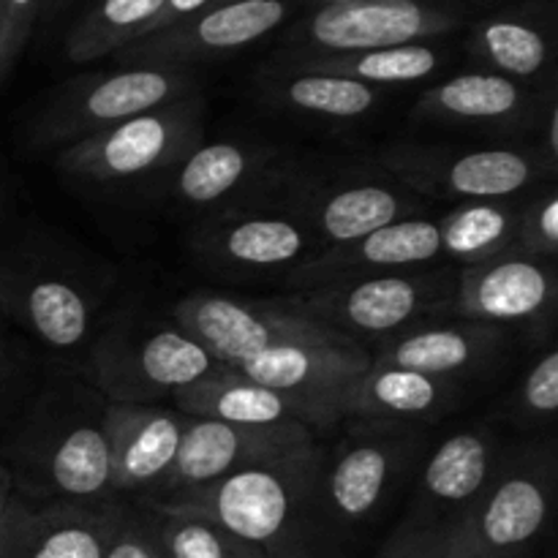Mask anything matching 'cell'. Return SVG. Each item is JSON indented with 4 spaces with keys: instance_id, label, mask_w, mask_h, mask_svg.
Here are the masks:
<instances>
[{
    "instance_id": "obj_1",
    "label": "cell",
    "mask_w": 558,
    "mask_h": 558,
    "mask_svg": "<svg viewBox=\"0 0 558 558\" xmlns=\"http://www.w3.org/2000/svg\"><path fill=\"white\" fill-rule=\"evenodd\" d=\"M322 472L325 458L311 445L147 505L216 523L267 558H308Z\"/></svg>"
},
{
    "instance_id": "obj_2",
    "label": "cell",
    "mask_w": 558,
    "mask_h": 558,
    "mask_svg": "<svg viewBox=\"0 0 558 558\" xmlns=\"http://www.w3.org/2000/svg\"><path fill=\"white\" fill-rule=\"evenodd\" d=\"M456 283L458 276L447 270L381 272L303 289L287 298V303L363 343V338H390L428 316L450 311Z\"/></svg>"
},
{
    "instance_id": "obj_3",
    "label": "cell",
    "mask_w": 558,
    "mask_h": 558,
    "mask_svg": "<svg viewBox=\"0 0 558 558\" xmlns=\"http://www.w3.org/2000/svg\"><path fill=\"white\" fill-rule=\"evenodd\" d=\"M196 85L199 80L189 69L167 65H120L104 74L80 76L54 93L33 120V140L38 145H76L136 114L194 96Z\"/></svg>"
},
{
    "instance_id": "obj_4",
    "label": "cell",
    "mask_w": 558,
    "mask_h": 558,
    "mask_svg": "<svg viewBox=\"0 0 558 558\" xmlns=\"http://www.w3.org/2000/svg\"><path fill=\"white\" fill-rule=\"evenodd\" d=\"M298 218L319 248L352 243L376 229L423 213V196L412 194L387 172L327 169L289 174L281 183V207Z\"/></svg>"
},
{
    "instance_id": "obj_5",
    "label": "cell",
    "mask_w": 558,
    "mask_h": 558,
    "mask_svg": "<svg viewBox=\"0 0 558 558\" xmlns=\"http://www.w3.org/2000/svg\"><path fill=\"white\" fill-rule=\"evenodd\" d=\"M387 174L417 196L439 199H510L550 180L556 163L532 147H456L390 145L379 153Z\"/></svg>"
},
{
    "instance_id": "obj_6",
    "label": "cell",
    "mask_w": 558,
    "mask_h": 558,
    "mask_svg": "<svg viewBox=\"0 0 558 558\" xmlns=\"http://www.w3.org/2000/svg\"><path fill=\"white\" fill-rule=\"evenodd\" d=\"M202 96H185L63 147L60 169L87 183H120L178 167L202 142Z\"/></svg>"
},
{
    "instance_id": "obj_7",
    "label": "cell",
    "mask_w": 558,
    "mask_h": 558,
    "mask_svg": "<svg viewBox=\"0 0 558 558\" xmlns=\"http://www.w3.org/2000/svg\"><path fill=\"white\" fill-rule=\"evenodd\" d=\"M550 501V463L505 466L450 532L420 539H430L441 558H521L548 526Z\"/></svg>"
},
{
    "instance_id": "obj_8",
    "label": "cell",
    "mask_w": 558,
    "mask_h": 558,
    "mask_svg": "<svg viewBox=\"0 0 558 558\" xmlns=\"http://www.w3.org/2000/svg\"><path fill=\"white\" fill-rule=\"evenodd\" d=\"M466 20V9L452 0H354L322 5L294 27L292 54L363 52L403 47L445 36Z\"/></svg>"
},
{
    "instance_id": "obj_9",
    "label": "cell",
    "mask_w": 558,
    "mask_h": 558,
    "mask_svg": "<svg viewBox=\"0 0 558 558\" xmlns=\"http://www.w3.org/2000/svg\"><path fill=\"white\" fill-rule=\"evenodd\" d=\"M218 365L178 325H118L96 343L90 357L98 385L123 403L178 392Z\"/></svg>"
},
{
    "instance_id": "obj_10",
    "label": "cell",
    "mask_w": 558,
    "mask_h": 558,
    "mask_svg": "<svg viewBox=\"0 0 558 558\" xmlns=\"http://www.w3.org/2000/svg\"><path fill=\"white\" fill-rule=\"evenodd\" d=\"M174 322L216 363L238 368L245 360L283 341L343 336L281 300H240L199 292L174 305Z\"/></svg>"
},
{
    "instance_id": "obj_11",
    "label": "cell",
    "mask_w": 558,
    "mask_h": 558,
    "mask_svg": "<svg viewBox=\"0 0 558 558\" xmlns=\"http://www.w3.org/2000/svg\"><path fill=\"white\" fill-rule=\"evenodd\" d=\"M371 368V352L349 336L283 341L234 371L283 392L308 412L314 425H332L341 396Z\"/></svg>"
},
{
    "instance_id": "obj_12",
    "label": "cell",
    "mask_w": 558,
    "mask_h": 558,
    "mask_svg": "<svg viewBox=\"0 0 558 558\" xmlns=\"http://www.w3.org/2000/svg\"><path fill=\"white\" fill-rule=\"evenodd\" d=\"M289 14V0H227L189 20L129 44L112 58L120 65L189 69L196 60L238 52L276 31Z\"/></svg>"
},
{
    "instance_id": "obj_13",
    "label": "cell",
    "mask_w": 558,
    "mask_h": 558,
    "mask_svg": "<svg viewBox=\"0 0 558 558\" xmlns=\"http://www.w3.org/2000/svg\"><path fill=\"white\" fill-rule=\"evenodd\" d=\"M311 445H314V430L308 425L254 428V425L189 417L178 458H174L161 488L147 501H163L174 494L199 488V485L227 477L240 469L256 466V463L276 461V458Z\"/></svg>"
},
{
    "instance_id": "obj_14",
    "label": "cell",
    "mask_w": 558,
    "mask_h": 558,
    "mask_svg": "<svg viewBox=\"0 0 558 558\" xmlns=\"http://www.w3.org/2000/svg\"><path fill=\"white\" fill-rule=\"evenodd\" d=\"M556 270L554 259L510 251L505 256L463 267L458 272L452 311L461 319L485 325L537 327L554 316Z\"/></svg>"
},
{
    "instance_id": "obj_15",
    "label": "cell",
    "mask_w": 558,
    "mask_h": 558,
    "mask_svg": "<svg viewBox=\"0 0 558 558\" xmlns=\"http://www.w3.org/2000/svg\"><path fill=\"white\" fill-rule=\"evenodd\" d=\"M499 472L496 439L485 430H461L441 441L425 466L417 499L396 537H441L485 494Z\"/></svg>"
},
{
    "instance_id": "obj_16",
    "label": "cell",
    "mask_w": 558,
    "mask_h": 558,
    "mask_svg": "<svg viewBox=\"0 0 558 558\" xmlns=\"http://www.w3.org/2000/svg\"><path fill=\"white\" fill-rule=\"evenodd\" d=\"M185 423L189 414L163 407L123 401L104 407L112 494H145V501L153 499L178 458Z\"/></svg>"
},
{
    "instance_id": "obj_17",
    "label": "cell",
    "mask_w": 558,
    "mask_h": 558,
    "mask_svg": "<svg viewBox=\"0 0 558 558\" xmlns=\"http://www.w3.org/2000/svg\"><path fill=\"white\" fill-rule=\"evenodd\" d=\"M112 501L74 505L14 488L0 558H104Z\"/></svg>"
},
{
    "instance_id": "obj_18",
    "label": "cell",
    "mask_w": 558,
    "mask_h": 558,
    "mask_svg": "<svg viewBox=\"0 0 558 558\" xmlns=\"http://www.w3.org/2000/svg\"><path fill=\"white\" fill-rule=\"evenodd\" d=\"M194 243L213 267L240 272L298 270L322 251L308 229L287 210L223 213L196 232Z\"/></svg>"
},
{
    "instance_id": "obj_19",
    "label": "cell",
    "mask_w": 558,
    "mask_h": 558,
    "mask_svg": "<svg viewBox=\"0 0 558 558\" xmlns=\"http://www.w3.org/2000/svg\"><path fill=\"white\" fill-rule=\"evenodd\" d=\"M436 259H441L436 221L428 216H412L387 223L352 243L319 251L292 270V283L314 289L349 278L414 270L420 265H434Z\"/></svg>"
},
{
    "instance_id": "obj_20",
    "label": "cell",
    "mask_w": 558,
    "mask_h": 558,
    "mask_svg": "<svg viewBox=\"0 0 558 558\" xmlns=\"http://www.w3.org/2000/svg\"><path fill=\"white\" fill-rule=\"evenodd\" d=\"M505 347V327L472 319H425L381 341V347L371 354V363L463 381V376L488 368Z\"/></svg>"
},
{
    "instance_id": "obj_21",
    "label": "cell",
    "mask_w": 558,
    "mask_h": 558,
    "mask_svg": "<svg viewBox=\"0 0 558 558\" xmlns=\"http://www.w3.org/2000/svg\"><path fill=\"white\" fill-rule=\"evenodd\" d=\"M414 114L463 129L523 134L534 123L539 129V98L532 87L494 71H469L420 93Z\"/></svg>"
},
{
    "instance_id": "obj_22",
    "label": "cell",
    "mask_w": 558,
    "mask_h": 558,
    "mask_svg": "<svg viewBox=\"0 0 558 558\" xmlns=\"http://www.w3.org/2000/svg\"><path fill=\"white\" fill-rule=\"evenodd\" d=\"M398 425H385V430H354L349 445L338 452L330 469L322 472L316 488V510H325L336 526H360L381 507L401 461V445L392 434Z\"/></svg>"
},
{
    "instance_id": "obj_23",
    "label": "cell",
    "mask_w": 558,
    "mask_h": 558,
    "mask_svg": "<svg viewBox=\"0 0 558 558\" xmlns=\"http://www.w3.org/2000/svg\"><path fill=\"white\" fill-rule=\"evenodd\" d=\"M466 396L461 379L420 374L409 368L374 365L341 396V417H360L365 423L401 425L434 423L447 417Z\"/></svg>"
},
{
    "instance_id": "obj_24",
    "label": "cell",
    "mask_w": 558,
    "mask_h": 558,
    "mask_svg": "<svg viewBox=\"0 0 558 558\" xmlns=\"http://www.w3.org/2000/svg\"><path fill=\"white\" fill-rule=\"evenodd\" d=\"M101 412L80 414L63 420L52 436L44 441L38 499L74 501V505H104L112 501V472H109V447L104 436ZM27 494V490H25Z\"/></svg>"
},
{
    "instance_id": "obj_25",
    "label": "cell",
    "mask_w": 558,
    "mask_h": 558,
    "mask_svg": "<svg viewBox=\"0 0 558 558\" xmlns=\"http://www.w3.org/2000/svg\"><path fill=\"white\" fill-rule=\"evenodd\" d=\"M178 412L196 420H218L232 425L276 428V425H308V412L283 392L248 379L229 365H218L207 376L172 392Z\"/></svg>"
},
{
    "instance_id": "obj_26",
    "label": "cell",
    "mask_w": 558,
    "mask_h": 558,
    "mask_svg": "<svg viewBox=\"0 0 558 558\" xmlns=\"http://www.w3.org/2000/svg\"><path fill=\"white\" fill-rule=\"evenodd\" d=\"M0 300L52 349H74L87 341L93 308L74 283L54 276L0 278Z\"/></svg>"
},
{
    "instance_id": "obj_27",
    "label": "cell",
    "mask_w": 558,
    "mask_h": 558,
    "mask_svg": "<svg viewBox=\"0 0 558 558\" xmlns=\"http://www.w3.org/2000/svg\"><path fill=\"white\" fill-rule=\"evenodd\" d=\"M272 150L243 142H210L178 163L174 194L194 207H210L265 178Z\"/></svg>"
},
{
    "instance_id": "obj_28",
    "label": "cell",
    "mask_w": 558,
    "mask_h": 558,
    "mask_svg": "<svg viewBox=\"0 0 558 558\" xmlns=\"http://www.w3.org/2000/svg\"><path fill=\"white\" fill-rule=\"evenodd\" d=\"M518 223H521V205L515 202H463L436 221L441 256L472 267L510 254L518 251Z\"/></svg>"
},
{
    "instance_id": "obj_29",
    "label": "cell",
    "mask_w": 558,
    "mask_h": 558,
    "mask_svg": "<svg viewBox=\"0 0 558 558\" xmlns=\"http://www.w3.org/2000/svg\"><path fill=\"white\" fill-rule=\"evenodd\" d=\"M265 96L289 112L325 120H354L374 112L379 104V87L347 80V76L319 74V71L276 65L262 82Z\"/></svg>"
},
{
    "instance_id": "obj_30",
    "label": "cell",
    "mask_w": 558,
    "mask_h": 558,
    "mask_svg": "<svg viewBox=\"0 0 558 558\" xmlns=\"http://www.w3.org/2000/svg\"><path fill=\"white\" fill-rule=\"evenodd\" d=\"M469 49L494 74L515 80L529 87L550 74L554 47L539 22L526 16H488L474 25Z\"/></svg>"
},
{
    "instance_id": "obj_31",
    "label": "cell",
    "mask_w": 558,
    "mask_h": 558,
    "mask_svg": "<svg viewBox=\"0 0 558 558\" xmlns=\"http://www.w3.org/2000/svg\"><path fill=\"white\" fill-rule=\"evenodd\" d=\"M278 65L319 74L347 76L363 85H409L428 80L441 65L439 49L428 44H403V47L363 49V52H330V54H292L278 60Z\"/></svg>"
},
{
    "instance_id": "obj_32",
    "label": "cell",
    "mask_w": 558,
    "mask_h": 558,
    "mask_svg": "<svg viewBox=\"0 0 558 558\" xmlns=\"http://www.w3.org/2000/svg\"><path fill=\"white\" fill-rule=\"evenodd\" d=\"M163 0H98L65 36L71 63H93L120 52L153 31Z\"/></svg>"
},
{
    "instance_id": "obj_33",
    "label": "cell",
    "mask_w": 558,
    "mask_h": 558,
    "mask_svg": "<svg viewBox=\"0 0 558 558\" xmlns=\"http://www.w3.org/2000/svg\"><path fill=\"white\" fill-rule=\"evenodd\" d=\"M142 505H145L153 532H156L158 545L167 558H267L259 548L223 532L216 523L169 512L163 507L147 505V501Z\"/></svg>"
},
{
    "instance_id": "obj_34",
    "label": "cell",
    "mask_w": 558,
    "mask_h": 558,
    "mask_svg": "<svg viewBox=\"0 0 558 558\" xmlns=\"http://www.w3.org/2000/svg\"><path fill=\"white\" fill-rule=\"evenodd\" d=\"M518 251L539 259H556L558 251V194L554 185H539L521 205Z\"/></svg>"
},
{
    "instance_id": "obj_35",
    "label": "cell",
    "mask_w": 558,
    "mask_h": 558,
    "mask_svg": "<svg viewBox=\"0 0 558 558\" xmlns=\"http://www.w3.org/2000/svg\"><path fill=\"white\" fill-rule=\"evenodd\" d=\"M104 558H167L153 532L145 505L123 507L112 501Z\"/></svg>"
},
{
    "instance_id": "obj_36",
    "label": "cell",
    "mask_w": 558,
    "mask_h": 558,
    "mask_svg": "<svg viewBox=\"0 0 558 558\" xmlns=\"http://www.w3.org/2000/svg\"><path fill=\"white\" fill-rule=\"evenodd\" d=\"M41 9L44 0H0V85L20 63Z\"/></svg>"
},
{
    "instance_id": "obj_37",
    "label": "cell",
    "mask_w": 558,
    "mask_h": 558,
    "mask_svg": "<svg viewBox=\"0 0 558 558\" xmlns=\"http://www.w3.org/2000/svg\"><path fill=\"white\" fill-rule=\"evenodd\" d=\"M558 412V352L548 349L521 385V414L532 423L554 420Z\"/></svg>"
},
{
    "instance_id": "obj_38",
    "label": "cell",
    "mask_w": 558,
    "mask_h": 558,
    "mask_svg": "<svg viewBox=\"0 0 558 558\" xmlns=\"http://www.w3.org/2000/svg\"><path fill=\"white\" fill-rule=\"evenodd\" d=\"M218 3H221V0H163L161 14H158V20L153 22V31L147 33V36L163 31V27L178 25V22L189 20V16L199 14V11L210 9V5H218Z\"/></svg>"
},
{
    "instance_id": "obj_39",
    "label": "cell",
    "mask_w": 558,
    "mask_h": 558,
    "mask_svg": "<svg viewBox=\"0 0 558 558\" xmlns=\"http://www.w3.org/2000/svg\"><path fill=\"white\" fill-rule=\"evenodd\" d=\"M385 558H441L439 550L434 548L430 539L409 537V539H392L390 550H387Z\"/></svg>"
},
{
    "instance_id": "obj_40",
    "label": "cell",
    "mask_w": 558,
    "mask_h": 558,
    "mask_svg": "<svg viewBox=\"0 0 558 558\" xmlns=\"http://www.w3.org/2000/svg\"><path fill=\"white\" fill-rule=\"evenodd\" d=\"M16 488V480L9 469L0 463V534H3V523L5 515H9V507H11V496H14Z\"/></svg>"
},
{
    "instance_id": "obj_41",
    "label": "cell",
    "mask_w": 558,
    "mask_h": 558,
    "mask_svg": "<svg viewBox=\"0 0 558 558\" xmlns=\"http://www.w3.org/2000/svg\"><path fill=\"white\" fill-rule=\"evenodd\" d=\"M11 381H14V363L9 360V354L0 352V403H3L5 392H9Z\"/></svg>"
},
{
    "instance_id": "obj_42",
    "label": "cell",
    "mask_w": 558,
    "mask_h": 558,
    "mask_svg": "<svg viewBox=\"0 0 558 558\" xmlns=\"http://www.w3.org/2000/svg\"><path fill=\"white\" fill-rule=\"evenodd\" d=\"M65 0H44V9H41V16L44 20H54L58 16V11L63 9Z\"/></svg>"
},
{
    "instance_id": "obj_43",
    "label": "cell",
    "mask_w": 558,
    "mask_h": 558,
    "mask_svg": "<svg viewBox=\"0 0 558 558\" xmlns=\"http://www.w3.org/2000/svg\"><path fill=\"white\" fill-rule=\"evenodd\" d=\"M314 3H319V9H322V5H338V3H354V0H314Z\"/></svg>"
},
{
    "instance_id": "obj_44",
    "label": "cell",
    "mask_w": 558,
    "mask_h": 558,
    "mask_svg": "<svg viewBox=\"0 0 558 558\" xmlns=\"http://www.w3.org/2000/svg\"><path fill=\"white\" fill-rule=\"evenodd\" d=\"M0 352H5V349H3V343H0Z\"/></svg>"
},
{
    "instance_id": "obj_45",
    "label": "cell",
    "mask_w": 558,
    "mask_h": 558,
    "mask_svg": "<svg viewBox=\"0 0 558 558\" xmlns=\"http://www.w3.org/2000/svg\"><path fill=\"white\" fill-rule=\"evenodd\" d=\"M221 3H227V0H221Z\"/></svg>"
}]
</instances>
